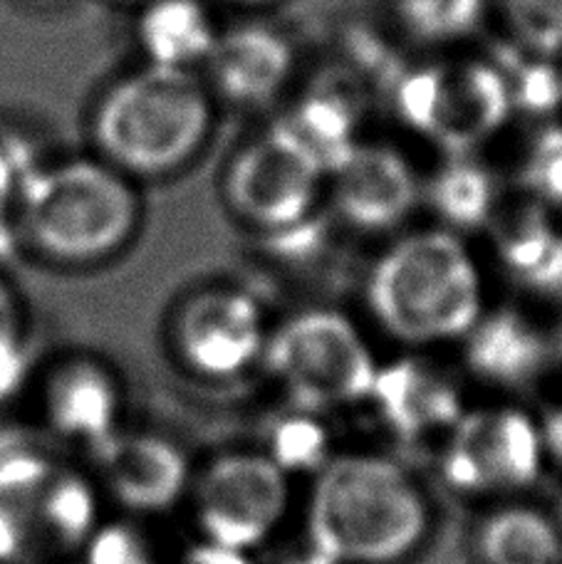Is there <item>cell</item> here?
I'll return each instance as SVG.
<instances>
[{"label": "cell", "mask_w": 562, "mask_h": 564, "mask_svg": "<svg viewBox=\"0 0 562 564\" xmlns=\"http://www.w3.org/2000/svg\"><path fill=\"white\" fill-rule=\"evenodd\" d=\"M429 532L419 482L385 456L345 453L317 470L307 502L310 550L337 564H395Z\"/></svg>", "instance_id": "obj_1"}, {"label": "cell", "mask_w": 562, "mask_h": 564, "mask_svg": "<svg viewBox=\"0 0 562 564\" xmlns=\"http://www.w3.org/2000/svg\"><path fill=\"white\" fill-rule=\"evenodd\" d=\"M367 305L379 327L411 347L464 339L484 315V280L451 230L397 240L367 278Z\"/></svg>", "instance_id": "obj_2"}, {"label": "cell", "mask_w": 562, "mask_h": 564, "mask_svg": "<svg viewBox=\"0 0 562 564\" xmlns=\"http://www.w3.org/2000/svg\"><path fill=\"white\" fill-rule=\"evenodd\" d=\"M214 105L194 69L144 65L107 89L95 109V141L125 174L166 176L206 144Z\"/></svg>", "instance_id": "obj_3"}, {"label": "cell", "mask_w": 562, "mask_h": 564, "mask_svg": "<svg viewBox=\"0 0 562 564\" xmlns=\"http://www.w3.org/2000/svg\"><path fill=\"white\" fill-rule=\"evenodd\" d=\"M23 226L40 253L83 265L115 256L134 236L132 181L102 159H69L23 181Z\"/></svg>", "instance_id": "obj_4"}, {"label": "cell", "mask_w": 562, "mask_h": 564, "mask_svg": "<svg viewBox=\"0 0 562 564\" xmlns=\"http://www.w3.org/2000/svg\"><path fill=\"white\" fill-rule=\"evenodd\" d=\"M266 361L288 399L305 411L367 404L377 359L343 312L303 310L268 335Z\"/></svg>", "instance_id": "obj_5"}, {"label": "cell", "mask_w": 562, "mask_h": 564, "mask_svg": "<svg viewBox=\"0 0 562 564\" xmlns=\"http://www.w3.org/2000/svg\"><path fill=\"white\" fill-rule=\"evenodd\" d=\"M397 115L451 156H466L514 115L504 77L490 59L424 65L391 85Z\"/></svg>", "instance_id": "obj_6"}, {"label": "cell", "mask_w": 562, "mask_h": 564, "mask_svg": "<svg viewBox=\"0 0 562 564\" xmlns=\"http://www.w3.org/2000/svg\"><path fill=\"white\" fill-rule=\"evenodd\" d=\"M441 476L456 492L506 498L533 488L548 453L543 429L518 406L466 409L439 446Z\"/></svg>", "instance_id": "obj_7"}, {"label": "cell", "mask_w": 562, "mask_h": 564, "mask_svg": "<svg viewBox=\"0 0 562 564\" xmlns=\"http://www.w3.org/2000/svg\"><path fill=\"white\" fill-rule=\"evenodd\" d=\"M325 169L288 122L268 127L238 151L226 174L230 208L260 234L315 214Z\"/></svg>", "instance_id": "obj_8"}, {"label": "cell", "mask_w": 562, "mask_h": 564, "mask_svg": "<svg viewBox=\"0 0 562 564\" xmlns=\"http://www.w3.org/2000/svg\"><path fill=\"white\" fill-rule=\"evenodd\" d=\"M290 508V476L258 451L218 456L194 488V516L204 540L253 552L280 528Z\"/></svg>", "instance_id": "obj_9"}, {"label": "cell", "mask_w": 562, "mask_h": 564, "mask_svg": "<svg viewBox=\"0 0 562 564\" xmlns=\"http://www.w3.org/2000/svg\"><path fill=\"white\" fill-rule=\"evenodd\" d=\"M268 325L260 302L238 288H206L174 317V347L184 367L206 379H230L266 355Z\"/></svg>", "instance_id": "obj_10"}, {"label": "cell", "mask_w": 562, "mask_h": 564, "mask_svg": "<svg viewBox=\"0 0 562 564\" xmlns=\"http://www.w3.org/2000/svg\"><path fill=\"white\" fill-rule=\"evenodd\" d=\"M367 404L401 446H441L466 411L456 381L419 357L379 367Z\"/></svg>", "instance_id": "obj_11"}, {"label": "cell", "mask_w": 562, "mask_h": 564, "mask_svg": "<svg viewBox=\"0 0 562 564\" xmlns=\"http://www.w3.org/2000/svg\"><path fill=\"white\" fill-rule=\"evenodd\" d=\"M333 204L339 216L365 234L397 228L419 204L414 166L397 149L359 144L333 174Z\"/></svg>", "instance_id": "obj_12"}, {"label": "cell", "mask_w": 562, "mask_h": 564, "mask_svg": "<svg viewBox=\"0 0 562 564\" xmlns=\"http://www.w3.org/2000/svg\"><path fill=\"white\" fill-rule=\"evenodd\" d=\"M93 451L105 490L132 512L172 510L188 488V460L166 438L115 431Z\"/></svg>", "instance_id": "obj_13"}, {"label": "cell", "mask_w": 562, "mask_h": 564, "mask_svg": "<svg viewBox=\"0 0 562 564\" xmlns=\"http://www.w3.org/2000/svg\"><path fill=\"white\" fill-rule=\"evenodd\" d=\"M466 367L500 389H523L545 375L555 347L533 319L514 307L486 310L464 337Z\"/></svg>", "instance_id": "obj_14"}, {"label": "cell", "mask_w": 562, "mask_h": 564, "mask_svg": "<svg viewBox=\"0 0 562 564\" xmlns=\"http://www.w3.org/2000/svg\"><path fill=\"white\" fill-rule=\"evenodd\" d=\"M210 85L236 105L270 102L293 73V47L268 25H238L218 40L206 59Z\"/></svg>", "instance_id": "obj_15"}, {"label": "cell", "mask_w": 562, "mask_h": 564, "mask_svg": "<svg viewBox=\"0 0 562 564\" xmlns=\"http://www.w3.org/2000/svg\"><path fill=\"white\" fill-rule=\"evenodd\" d=\"M40 401L50 429L69 441L89 443L93 448L117 431L122 409V394L112 371L85 357L60 361L50 369Z\"/></svg>", "instance_id": "obj_16"}, {"label": "cell", "mask_w": 562, "mask_h": 564, "mask_svg": "<svg viewBox=\"0 0 562 564\" xmlns=\"http://www.w3.org/2000/svg\"><path fill=\"white\" fill-rule=\"evenodd\" d=\"M53 466L33 451L0 458V564L40 557V510Z\"/></svg>", "instance_id": "obj_17"}, {"label": "cell", "mask_w": 562, "mask_h": 564, "mask_svg": "<svg viewBox=\"0 0 562 564\" xmlns=\"http://www.w3.org/2000/svg\"><path fill=\"white\" fill-rule=\"evenodd\" d=\"M496 256L510 280L540 297H562V226L543 206L508 216L494 234Z\"/></svg>", "instance_id": "obj_18"}, {"label": "cell", "mask_w": 562, "mask_h": 564, "mask_svg": "<svg viewBox=\"0 0 562 564\" xmlns=\"http://www.w3.org/2000/svg\"><path fill=\"white\" fill-rule=\"evenodd\" d=\"M137 40L147 65L191 69L206 63L218 30L201 0H152L139 15Z\"/></svg>", "instance_id": "obj_19"}, {"label": "cell", "mask_w": 562, "mask_h": 564, "mask_svg": "<svg viewBox=\"0 0 562 564\" xmlns=\"http://www.w3.org/2000/svg\"><path fill=\"white\" fill-rule=\"evenodd\" d=\"M480 564H562V532L533 506H504L484 518L476 532Z\"/></svg>", "instance_id": "obj_20"}, {"label": "cell", "mask_w": 562, "mask_h": 564, "mask_svg": "<svg viewBox=\"0 0 562 564\" xmlns=\"http://www.w3.org/2000/svg\"><path fill=\"white\" fill-rule=\"evenodd\" d=\"M359 117L355 93H347L343 85L323 83L300 99L295 115L285 122L317 156L325 174H333L359 144Z\"/></svg>", "instance_id": "obj_21"}, {"label": "cell", "mask_w": 562, "mask_h": 564, "mask_svg": "<svg viewBox=\"0 0 562 564\" xmlns=\"http://www.w3.org/2000/svg\"><path fill=\"white\" fill-rule=\"evenodd\" d=\"M99 516L93 482L69 468L53 466L40 510V555H67L85 550Z\"/></svg>", "instance_id": "obj_22"}, {"label": "cell", "mask_w": 562, "mask_h": 564, "mask_svg": "<svg viewBox=\"0 0 562 564\" xmlns=\"http://www.w3.org/2000/svg\"><path fill=\"white\" fill-rule=\"evenodd\" d=\"M496 196L494 174L468 156H451L429 184L431 206L456 230H476L490 224Z\"/></svg>", "instance_id": "obj_23"}, {"label": "cell", "mask_w": 562, "mask_h": 564, "mask_svg": "<svg viewBox=\"0 0 562 564\" xmlns=\"http://www.w3.org/2000/svg\"><path fill=\"white\" fill-rule=\"evenodd\" d=\"M490 63L504 77L514 112L548 117L562 107V73L553 57L536 55L518 43L498 45Z\"/></svg>", "instance_id": "obj_24"}, {"label": "cell", "mask_w": 562, "mask_h": 564, "mask_svg": "<svg viewBox=\"0 0 562 564\" xmlns=\"http://www.w3.org/2000/svg\"><path fill=\"white\" fill-rule=\"evenodd\" d=\"M486 0H397L407 33L424 43H451L468 35L484 18Z\"/></svg>", "instance_id": "obj_25"}, {"label": "cell", "mask_w": 562, "mask_h": 564, "mask_svg": "<svg viewBox=\"0 0 562 564\" xmlns=\"http://www.w3.org/2000/svg\"><path fill=\"white\" fill-rule=\"evenodd\" d=\"M500 6L520 47L545 57L562 53V0H500Z\"/></svg>", "instance_id": "obj_26"}, {"label": "cell", "mask_w": 562, "mask_h": 564, "mask_svg": "<svg viewBox=\"0 0 562 564\" xmlns=\"http://www.w3.org/2000/svg\"><path fill=\"white\" fill-rule=\"evenodd\" d=\"M520 181L538 206L562 208V127L548 124L530 139L520 161Z\"/></svg>", "instance_id": "obj_27"}, {"label": "cell", "mask_w": 562, "mask_h": 564, "mask_svg": "<svg viewBox=\"0 0 562 564\" xmlns=\"http://www.w3.org/2000/svg\"><path fill=\"white\" fill-rule=\"evenodd\" d=\"M307 414L310 411L298 409V416L285 419L273 431V451H268V456L273 458L288 476L303 468L320 470L329 460L325 453L327 433Z\"/></svg>", "instance_id": "obj_28"}, {"label": "cell", "mask_w": 562, "mask_h": 564, "mask_svg": "<svg viewBox=\"0 0 562 564\" xmlns=\"http://www.w3.org/2000/svg\"><path fill=\"white\" fill-rule=\"evenodd\" d=\"M83 552L85 564H154L144 535L129 525L97 528Z\"/></svg>", "instance_id": "obj_29"}, {"label": "cell", "mask_w": 562, "mask_h": 564, "mask_svg": "<svg viewBox=\"0 0 562 564\" xmlns=\"http://www.w3.org/2000/svg\"><path fill=\"white\" fill-rule=\"evenodd\" d=\"M20 337H23V312L15 292L0 280V387H6V379L13 377L18 369Z\"/></svg>", "instance_id": "obj_30"}, {"label": "cell", "mask_w": 562, "mask_h": 564, "mask_svg": "<svg viewBox=\"0 0 562 564\" xmlns=\"http://www.w3.org/2000/svg\"><path fill=\"white\" fill-rule=\"evenodd\" d=\"M176 564H253V560H250L248 552L214 545V542L204 540L186 550Z\"/></svg>", "instance_id": "obj_31"}, {"label": "cell", "mask_w": 562, "mask_h": 564, "mask_svg": "<svg viewBox=\"0 0 562 564\" xmlns=\"http://www.w3.org/2000/svg\"><path fill=\"white\" fill-rule=\"evenodd\" d=\"M20 191H23V178L18 176V169L8 151L0 147V226L6 224L8 214L18 204Z\"/></svg>", "instance_id": "obj_32"}, {"label": "cell", "mask_w": 562, "mask_h": 564, "mask_svg": "<svg viewBox=\"0 0 562 564\" xmlns=\"http://www.w3.org/2000/svg\"><path fill=\"white\" fill-rule=\"evenodd\" d=\"M540 429H543L548 460H553L558 468H562V399L540 421Z\"/></svg>", "instance_id": "obj_33"}, {"label": "cell", "mask_w": 562, "mask_h": 564, "mask_svg": "<svg viewBox=\"0 0 562 564\" xmlns=\"http://www.w3.org/2000/svg\"><path fill=\"white\" fill-rule=\"evenodd\" d=\"M285 564H337V562L327 560V557H323V555H317V552H313V550H307L305 555H298V557H293V560H288Z\"/></svg>", "instance_id": "obj_34"}, {"label": "cell", "mask_w": 562, "mask_h": 564, "mask_svg": "<svg viewBox=\"0 0 562 564\" xmlns=\"http://www.w3.org/2000/svg\"><path fill=\"white\" fill-rule=\"evenodd\" d=\"M117 3H129V6H147V3H152V0H117Z\"/></svg>", "instance_id": "obj_35"}, {"label": "cell", "mask_w": 562, "mask_h": 564, "mask_svg": "<svg viewBox=\"0 0 562 564\" xmlns=\"http://www.w3.org/2000/svg\"><path fill=\"white\" fill-rule=\"evenodd\" d=\"M236 3H248V6H260V3H270V0H236Z\"/></svg>", "instance_id": "obj_36"}, {"label": "cell", "mask_w": 562, "mask_h": 564, "mask_svg": "<svg viewBox=\"0 0 562 564\" xmlns=\"http://www.w3.org/2000/svg\"><path fill=\"white\" fill-rule=\"evenodd\" d=\"M37 6H53V3H63V0H33Z\"/></svg>", "instance_id": "obj_37"}, {"label": "cell", "mask_w": 562, "mask_h": 564, "mask_svg": "<svg viewBox=\"0 0 562 564\" xmlns=\"http://www.w3.org/2000/svg\"><path fill=\"white\" fill-rule=\"evenodd\" d=\"M555 351H560V355H562V339H560V347Z\"/></svg>", "instance_id": "obj_38"}]
</instances>
